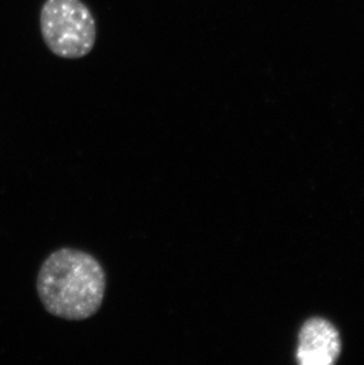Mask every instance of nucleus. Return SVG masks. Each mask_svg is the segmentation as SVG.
<instances>
[{"instance_id":"f257e3e1","label":"nucleus","mask_w":364,"mask_h":365,"mask_svg":"<svg viewBox=\"0 0 364 365\" xmlns=\"http://www.w3.org/2000/svg\"><path fill=\"white\" fill-rule=\"evenodd\" d=\"M106 272L93 255L61 248L45 259L37 293L45 310L66 321H84L98 312L106 294Z\"/></svg>"},{"instance_id":"f03ea898","label":"nucleus","mask_w":364,"mask_h":365,"mask_svg":"<svg viewBox=\"0 0 364 365\" xmlns=\"http://www.w3.org/2000/svg\"><path fill=\"white\" fill-rule=\"evenodd\" d=\"M41 30L46 46L62 58H82L96 41L95 19L81 0H46Z\"/></svg>"},{"instance_id":"7ed1b4c3","label":"nucleus","mask_w":364,"mask_h":365,"mask_svg":"<svg viewBox=\"0 0 364 365\" xmlns=\"http://www.w3.org/2000/svg\"><path fill=\"white\" fill-rule=\"evenodd\" d=\"M340 354V334L329 322L313 318L303 325L297 350V359L300 364H333Z\"/></svg>"}]
</instances>
